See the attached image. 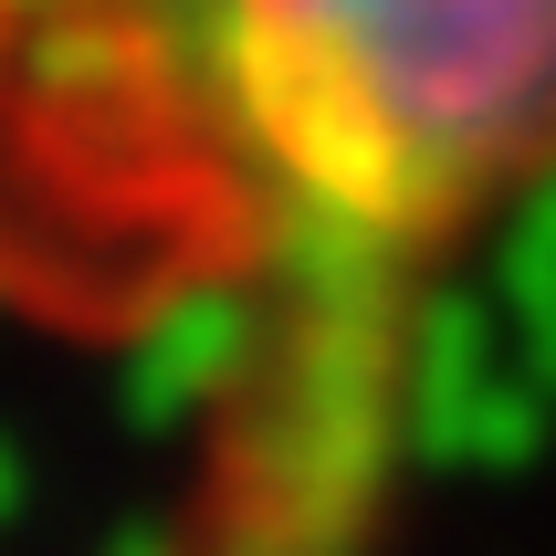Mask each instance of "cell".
<instances>
[{"instance_id":"6da1fadb","label":"cell","mask_w":556,"mask_h":556,"mask_svg":"<svg viewBox=\"0 0 556 556\" xmlns=\"http://www.w3.org/2000/svg\"><path fill=\"white\" fill-rule=\"evenodd\" d=\"M556 200V0H0V274L189 368V546L378 535L441 294Z\"/></svg>"}]
</instances>
